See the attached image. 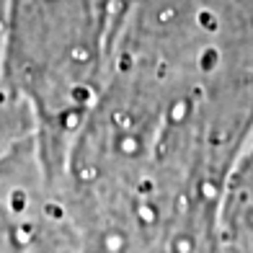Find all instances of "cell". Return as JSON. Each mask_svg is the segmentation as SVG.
I'll use <instances>...</instances> for the list:
<instances>
[{
    "label": "cell",
    "instance_id": "1",
    "mask_svg": "<svg viewBox=\"0 0 253 253\" xmlns=\"http://www.w3.org/2000/svg\"><path fill=\"white\" fill-rule=\"evenodd\" d=\"M101 3H103V13H106V24H109V39L114 47V39H117V34H119L134 0H101Z\"/></svg>",
    "mask_w": 253,
    "mask_h": 253
},
{
    "label": "cell",
    "instance_id": "2",
    "mask_svg": "<svg viewBox=\"0 0 253 253\" xmlns=\"http://www.w3.org/2000/svg\"><path fill=\"white\" fill-rule=\"evenodd\" d=\"M0 253H18L16 251V230L8 212L0 207Z\"/></svg>",
    "mask_w": 253,
    "mask_h": 253
}]
</instances>
